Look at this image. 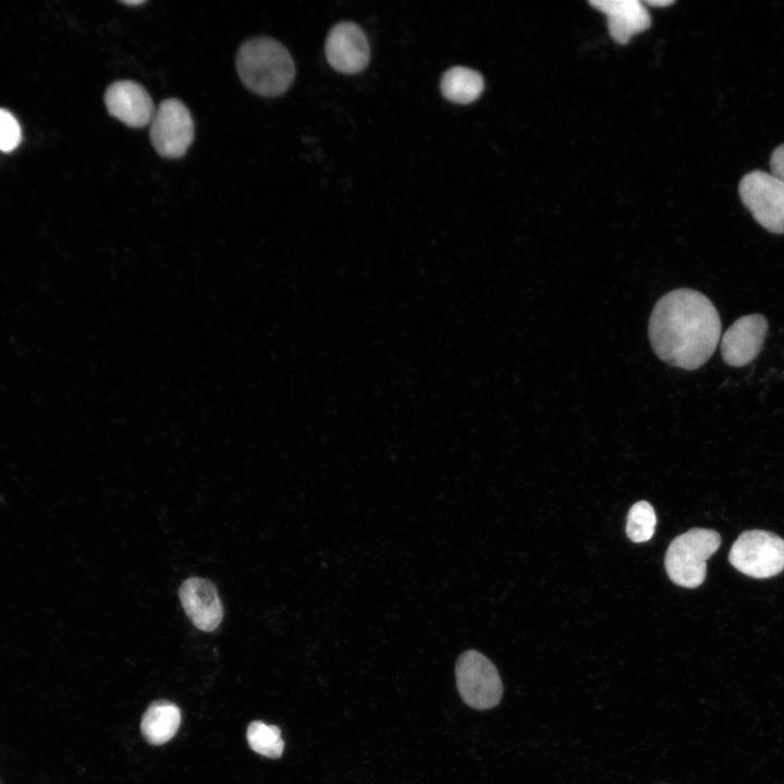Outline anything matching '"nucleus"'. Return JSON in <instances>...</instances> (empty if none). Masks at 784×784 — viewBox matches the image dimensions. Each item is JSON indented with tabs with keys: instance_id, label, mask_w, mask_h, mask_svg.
<instances>
[{
	"instance_id": "nucleus-1",
	"label": "nucleus",
	"mask_w": 784,
	"mask_h": 784,
	"mask_svg": "<svg viewBox=\"0 0 784 784\" xmlns=\"http://www.w3.org/2000/svg\"><path fill=\"white\" fill-rule=\"evenodd\" d=\"M648 334L657 356L685 370L701 367L721 336V320L712 302L693 289H677L654 305Z\"/></svg>"
},
{
	"instance_id": "nucleus-2",
	"label": "nucleus",
	"mask_w": 784,
	"mask_h": 784,
	"mask_svg": "<svg viewBox=\"0 0 784 784\" xmlns=\"http://www.w3.org/2000/svg\"><path fill=\"white\" fill-rule=\"evenodd\" d=\"M242 83L253 93L274 97L285 93L295 77L289 50L278 40L259 36L242 44L236 54Z\"/></svg>"
},
{
	"instance_id": "nucleus-3",
	"label": "nucleus",
	"mask_w": 784,
	"mask_h": 784,
	"mask_svg": "<svg viewBox=\"0 0 784 784\" xmlns=\"http://www.w3.org/2000/svg\"><path fill=\"white\" fill-rule=\"evenodd\" d=\"M720 544L721 536L712 529L693 528L677 536L665 553L667 576L678 586L699 587L706 579L707 561Z\"/></svg>"
},
{
	"instance_id": "nucleus-4",
	"label": "nucleus",
	"mask_w": 784,
	"mask_h": 784,
	"mask_svg": "<svg viewBox=\"0 0 784 784\" xmlns=\"http://www.w3.org/2000/svg\"><path fill=\"white\" fill-rule=\"evenodd\" d=\"M728 560L749 577H773L784 569V540L771 531L746 530L733 543Z\"/></svg>"
},
{
	"instance_id": "nucleus-5",
	"label": "nucleus",
	"mask_w": 784,
	"mask_h": 784,
	"mask_svg": "<svg viewBox=\"0 0 784 784\" xmlns=\"http://www.w3.org/2000/svg\"><path fill=\"white\" fill-rule=\"evenodd\" d=\"M456 686L463 701L477 710L499 705L503 685L494 664L476 650L463 652L455 663Z\"/></svg>"
},
{
	"instance_id": "nucleus-6",
	"label": "nucleus",
	"mask_w": 784,
	"mask_h": 784,
	"mask_svg": "<svg viewBox=\"0 0 784 784\" xmlns=\"http://www.w3.org/2000/svg\"><path fill=\"white\" fill-rule=\"evenodd\" d=\"M738 192L755 220L771 233H784V183L771 173L755 170L743 176Z\"/></svg>"
},
{
	"instance_id": "nucleus-7",
	"label": "nucleus",
	"mask_w": 784,
	"mask_h": 784,
	"mask_svg": "<svg viewBox=\"0 0 784 784\" xmlns=\"http://www.w3.org/2000/svg\"><path fill=\"white\" fill-rule=\"evenodd\" d=\"M149 124L151 144L163 158L184 156L193 143V118L187 107L176 98L161 101Z\"/></svg>"
},
{
	"instance_id": "nucleus-8",
	"label": "nucleus",
	"mask_w": 784,
	"mask_h": 784,
	"mask_svg": "<svg viewBox=\"0 0 784 784\" xmlns=\"http://www.w3.org/2000/svg\"><path fill=\"white\" fill-rule=\"evenodd\" d=\"M324 50L329 64L344 74L363 71L370 59L367 37L363 29L352 22H341L330 30Z\"/></svg>"
},
{
	"instance_id": "nucleus-9",
	"label": "nucleus",
	"mask_w": 784,
	"mask_h": 784,
	"mask_svg": "<svg viewBox=\"0 0 784 784\" xmlns=\"http://www.w3.org/2000/svg\"><path fill=\"white\" fill-rule=\"evenodd\" d=\"M768 333V321L761 314L736 319L721 339L723 360L734 367L751 363L760 353Z\"/></svg>"
},
{
	"instance_id": "nucleus-10",
	"label": "nucleus",
	"mask_w": 784,
	"mask_h": 784,
	"mask_svg": "<svg viewBox=\"0 0 784 784\" xmlns=\"http://www.w3.org/2000/svg\"><path fill=\"white\" fill-rule=\"evenodd\" d=\"M105 105L111 117L135 128L149 124L155 112L148 91L127 79L117 81L107 88Z\"/></svg>"
},
{
	"instance_id": "nucleus-11",
	"label": "nucleus",
	"mask_w": 784,
	"mask_h": 784,
	"mask_svg": "<svg viewBox=\"0 0 784 784\" xmlns=\"http://www.w3.org/2000/svg\"><path fill=\"white\" fill-rule=\"evenodd\" d=\"M183 610L200 630L212 632L223 618V607L212 581L201 577H189L179 588Z\"/></svg>"
},
{
	"instance_id": "nucleus-12",
	"label": "nucleus",
	"mask_w": 784,
	"mask_h": 784,
	"mask_svg": "<svg viewBox=\"0 0 784 784\" xmlns=\"http://www.w3.org/2000/svg\"><path fill=\"white\" fill-rule=\"evenodd\" d=\"M589 3L607 14L609 33L618 44H627L651 24L647 9L639 0H591Z\"/></svg>"
},
{
	"instance_id": "nucleus-13",
	"label": "nucleus",
	"mask_w": 784,
	"mask_h": 784,
	"mask_svg": "<svg viewBox=\"0 0 784 784\" xmlns=\"http://www.w3.org/2000/svg\"><path fill=\"white\" fill-rule=\"evenodd\" d=\"M180 724V708L168 700H157L151 702L145 711L140 722V732L147 743L162 745L176 734Z\"/></svg>"
},
{
	"instance_id": "nucleus-14",
	"label": "nucleus",
	"mask_w": 784,
	"mask_h": 784,
	"mask_svg": "<svg viewBox=\"0 0 784 784\" xmlns=\"http://www.w3.org/2000/svg\"><path fill=\"white\" fill-rule=\"evenodd\" d=\"M483 86L481 74L465 66L449 69L443 74L440 83L444 98L460 105L475 101L482 93Z\"/></svg>"
},
{
	"instance_id": "nucleus-15",
	"label": "nucleus",
	"mask_w": 784,
	"mask_h": 784,
	"mask_svg": "<svg viewBox=\"0 0 784 784\" xmlns=\"http://www.w3.org/2000/svg\"><path fill=\"white\" fill-rule=\"evenodd\" d=\"M246 737L249 747L261 756L277 759L283 752L284 740L281 738V730L277 725L253 721L247 727Z\"/></svg>"
},
{
	"instance_id": "nucleus-16",
	"label": "nucleus",
	"mask_w": 784,
	"mask_h": 784,
	"mask_svg": "<svg viewBox=\"0 0 784 784\" xmlns=\"http://www.w3.org/2000/svg\"><path fill=\"white\" fill-rule=\"evenodd\" d=\"M656 524L652 505L647 501H638L628 512L626 534L634 542H645L653 536Z\"/></svg>"
},
{
	"instance_id": "nucleus-17",
	"label": "nucleus",
	"mask_w": 784,
	"mask_h": 784,
	"mask_svg": "<svg viewBox=\"0 0 784 784\" xmlns=\"http://www.w3.org/2000/svg\"><path fill=\"white\" fill-rule=\"evenodd\" d=\"M22 140V130L15 117L8 110L0 108V150L10 152Z\"/></svg>"
},
{
	"instance_id": "nucleus-18",
	"label": "nucleus",
	"mask_w": 784,
	"mask_h": 784,
	"mask_svg": "<svg viewBox=\"0 0 784 784\" xmlns=\"http://www.w3.org/2000/svg\"><path fill=\"white\" fill-rule=\"evenodd\" d=\"M771 174L784 183V144L777 146L770 157Z\"/></svg>"
},
{
	"instance_id": "nucleus-19",
	"label": "nucleus",
	"mask_w": 784,
	"mask_h": 784,
	"mask_svg": "<svg viewBox=\"0 0 784 784\" xmlns=\"http://www.w3.org/2000/svg\"><path fill=\"white\" fill-rule=\"evenodd\" d=\"M646 3L650 4V5H656V7H666V5H671L672 3H674V1L673 0H647Z\"/></svg>"
},
{
	"instance_id": "nucleus-20",
	"label": "nucleus",
	"mask_w": 784,
	"mask_h": 784,
	"mask_svg": "<svg viewBox=\"0 0 784 784\" xmlns=\"http://www.w3.org/2000/svg\"><path fill=\"white\" fill-rule=\"evenodd\" d=\"M122 2L127 5H139V4L144 3L145 1L144 0H135V1L128 0V1H122Z\"/></svg>"
}]
</instances>
